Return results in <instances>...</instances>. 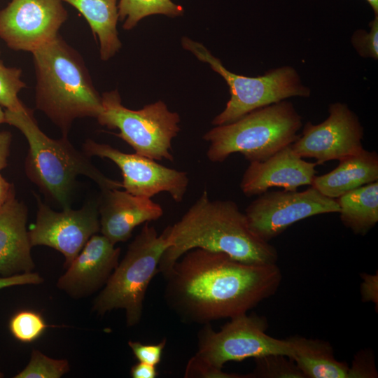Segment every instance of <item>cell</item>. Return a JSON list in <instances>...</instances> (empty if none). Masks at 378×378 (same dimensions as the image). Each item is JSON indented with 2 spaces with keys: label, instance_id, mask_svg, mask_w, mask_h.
Here are the masks:
<instances>
[{
  "label": "cell",
  "instance_id": "cell-29",
  "mask_svg": "<svg viewBox=\"0 0 378 378\" xmlns=\"http://www.w3.org/2000/svg\"><path fill=\"white\" fill-rule=\"evenodd\" d=\"M373 352L370 349H362L358 352L349 366L347 378L377 377Z\"/></svg>",
  "mask_w": 378,
  "mask_h": 378
},
{
  "label": "cell",
  "instance_id": "cell-27",
  "mask_svg": "<svg viewBox=\"0 0 378 378\" xmlns=\"http://www.w3.org/2000/svg\"><path fill=\"white\" fill-rule=\"evenodd\" d=\"M22 70L6 67L0 60V106L10 111H19L24 107L18 97V92L26 88L21 80Z\"/></svg>",
  "mask_w": 378,
  "mask_h": 378
},
{
  "label": "cell",
  "instance_id": "cell-38",
  "mask_svg": "<svg viewBox=\"0 0 378 378\" xmlns=\"http://www.w3.org/2000/svg\"><path fill=\"white\" fill-rule=\"evenodd\" d=\"M5 122V111H4L0 106V124Z\"/></svg>",
  "mask_w": 378,
  "mask_h": 378
},
{
  "label": "cell",
  "instance_id": "cell-2",
  "mask_svg": "<svg viewBox=\"0 0 378 378\" xmlns=\"http://www.w3.org/2000/svg\"><path fill=\"white\" fill-rule=\"evenodd\" d=\"M167 249L158 267L164 276L186 252L194 248L223 253L249 265L276 264V248L250 229L244 213L232 200H211L204 190L173 225L163 231Z\"/></svg>",
  "mask_w": 378,
  "mask_h": 378
},
{
  "label": "cell",
  "instance_id": "cell-37",
  "mask_svg": "<svg viewBox=\"0 0 378 378\" xmlns=\"http://www.w3.org/2000/svg\"><path fill=\"white\" fill-rule=\"evenodd\" d=\"M366 1L372 7L374 15H378V0H366Z\"/></svg>",
  "mask_w": 378,
  "mask_h": 378
},
{
  "label": "cell",
  "instance_id": "cell-34",
  "mask_svg": "<svg viewBox=\"0 0 378 378\" xmlns=\"http://www.w3.org/2000/svg\"><path fill=\"white\" fill-rule=\"evenodd\" d=\"M130 374L133 378H155L158 373L156 366L138 362L132 367Z\"/></svg>",
  "mask_w": 378,
  "mask_h": 378
},
{
  "label": "cell",
  "instance_id": "cell-3",
  "mask_svg": "<svg viewBox=\"0 0 378 378\" xmlns=\"http://www.w3.org/2000/svg\"><path fill=\"white\" fill-rule=\"evenodd\" d=\"M36 107L67 136L76 118H97L102 96L81 55L60 36L33 51Z\"/></svg>",
  "mask_w": 378,
  "mask_h": 378
},
{
  "label": "cell",
  "instance_id": "cell-22",
  "mask_svg": "<svg viewBox=\"0 0 378 378\" xmlns=\"http://www.w3.org/2000/svg\"><path fill=\"white\" fill-rule=\"evenodd\" d=\"M343 225L365 235L378 222V181L349 191L335 199Z\"/></svg>",
  "mask_w": 378,
  "mask_h": 378
},
{
  "label": "cell",
  "instance_id": "cell-28",
  "mask_svg": "<svg viewBox=\"0 0 378 378\" xmlns=\"http://www.w3.org/2000/svg\"><path fill=\"white\" fill-rule=\"evenodd\" d=\"M351 43L363 57L378 59V15L370 22V30L359 29L351 37Z\"/></svg>",
  "mask_w": 378,
  "mask_h": 378
},
{
  "label": "cell",
  "instance_id": "cell-11",
  "mask_svg": "<svg viewBox=\"0 0 378 378\" xmlns=\"http://www.w3.org/2000/svg\"><path fill=\"white\" fill-rule=\"evenodd\" d=\"M37 204L34 224L28 231L31 246H46L60 252L66 269L90 238L100 231L97 202H87L79 209H52L34 194Z\"/></svg>",
  "mask_w": 378,
  "mask_h": 378
},
{
  "label": "cell",
  "instance_id": "cell-21",
  "mask_svg": "<svg viewBox=\"0 0 378 378\" xmlns=\"http://www.w3.org/2000/svg\"><path fill=\"white\" fill-rule=\"evenodd\" d=\"M76 8L88 22L99 42L100 57L108 60L121 48L117 31L116 0H62Z\"/></svg>",
  "mask_w": 378,
  "mask_h": 378
},
{
  "label": "cell",
  "instance_id": "cell-30",
  "mask_svg": "<svg viewBox=\"0 0 378 378\" xmlns=\"http://www.w3.org/2000/svg\"><path fill=\"white\" fill-rule=\"evenodd\" d=\"M185 377H203V378H248V374H239L227 373L222 370L204 363L197 357H192L188 362Z\"/></svg>",
  "mask_w": 378,
  "mask_h": 378
},
{
  "label": "cell",
  "instance_id": "cell-1",
  "mask_svg": "<svg viewBox=\"0 0 378 378\" xmlns=\"http://www.w3.org/2000/svg\"><path fill=\"white\" fill-rule=\"evenodd\" d=\"M164 276L170 307L202 323L247 313L273 295L282 280L276 264H245L202 248L184 253Z\"/></svg>",
  "mask_w": 378,
  "mask_h": 378
},
{
  "label": "cell",
  "instance_id": "cell-5",
  "mask_svg": "<svg viewBox=\"0 0 378 378\" xmlns=\"http://www.w3.org/2000/svg\"><path fill=\"white\" fill-rule=\"evenodd\" d=\"M302 126L293 104L283 100L205 133L203 139L209 143L206 156L212 162H222L239 153L249 162L264 161L292 144Z\"/></svg>",
  "mask_w": 378,
  "mask_h": 378
},
{
  "label": "cell",
  "instance_id": "cell-13",
  "mask_svg": "<svg viewBox=\"0 0 378 378\" xmlns=\"http://www.w3.org/2000/svg\"><path fill=\"white\" fill-rule=\"evenodd\" d=\"M328 113V117L318 125L307 122L302 134L291 144L299 156L314 158L317 164L340 161L364 148L363 127L349 106L333 103L330 104Z\"/></svg>",
  "mask_w": 378,
  "mask_h": 378
},
{
  "label": "cell",
  "instance_id": "cell-16",
  "mask_svg": "<svg viewBox=\"0 0 378 378\" xmlns=\"http://www.w3.org/2000/svg\"><path fill=\"white\" fill-rule=\"evenodd\" d=\"M316 165L299 156L290 144L264 161L249 162L240 188L247 197L259 195L273 187L295 190L300 186L312 185Z\"/></svg>",
  "mask_w": 378,
  "mask_h": 378
},
{
  "label": "cell",
  "instance_id": "cell-7",
  "mask_svg": "<svg viewBox=\"0 0 378 378\" xmlns=\"http://www.w3.org/2000/svg\"><path fill=\"white\" fill-rule=\"evenodd\" d=\"M182 45L198 59L208 63L229 86L230 98L224 110L213 120L214 125L232 122L253 111L289 97L310 95L309 88L302 84L298 72L291 66L272 69L260 76H244L225 69L202 44L183 37Z\"/></svg>",
  "mask_w": 378,
  "mask_h": 378
},
{
  "label": "cell",
  "instance_id": "cell-20",
  "mask_svg": "<svg viewBox=\"0 0 378 378\" xmlns=\"http://www.w3.org/2000/svg\"><path fill=\"white\" fill-rule=\"evenodd\" d=\"M290 358L305 378H347L349 365L334 356L330 342L295 335L288 338Z\"/></svg>",
  "mask_w": 378,
  "mask_h": 378
},
{
  "label": "cell",
  "instance_id": "cell-25",
  "mask_svg": "<svg viewBox=\"0 0 378 378\" xmlns=\"http://www.w3.org/2000/svg\"><path fill=\"white\" fill-rule=\"evenodd\" d=\"M70 370L65 359L50 358L34 349L27 365L15 378H60Z\"/></svg>",
  "mask_w": 378,
  "mask_h": 378
},
{
  "label": "cell",
  "instance_id": "cell-12",
  "mask_svg": "<svg viewBox=\"0 0 378 378\" xmlns=\"http://www.w3.org/2000/svg\"><path fill=\"white\" fill-rule=\"evenodd\" d=\"M88 157L107 158L120 169L122 188L137 196L151 198L165 192L176 202L183 200L189 184L186 172L167 167L156 160L136 153H126L106 144L87 139L83 144Z\"/></svg>",
  "mask_w": 378,
  "mask_h": 378
},
{
  "label": "cell",
  "instance_id": "cell-39",
  "mask_svg": "<svg viewBox=\"0 0 378 378\" xmlns=\"http://www.w3.org/2000/svg\"><path fill=\"white\" fill-rule=\"evenodd\" d=\"M4 374L0 372V378L3 377Z\"/></svg>",
  "mask_w": 378,
  "mask_h": 378
},
{
  "label": "cell",
  "instance_id": "cell-35",
  "mask_svg": "<svg viewBox=\"0 0 378 378\" xmlns=\"http://www.w3.org/2000/svg\"><path fill=\"white\" fill-rule=\"evenodd\" d=\"M11 143V134L8 132H0V170L7 166Z\"/></svg>",
  "mask_w": 378,
  "mask_h": 378
},
{
  "label": "cell",
  "instance_id": "cell-10",
  "mask_svg": "<svg viewBox=\"0 0 378 378\" xmlns=\"http://www.w3.org/2000/svg\"><path fill=\"white\" fill-rule=\"evenodd\" d=\"M258 196L244 214L251 231L266 242L299 220L340 211L335 199L325 196L312 186L301 192L267 190Z\"/></svg>",
  "mask_w": 378,
  "mask_h": 378
},
{
  "label": "cell",
  "instance_id": "cell-18",
  "mask_svg": "<svg viewBox=\"0 0 378 378\" xmlns=\"http://www.w3.org/2000/svg\"><path fill=\"white\" fill-rule=\"evenodd\" d=\"M23 202L10 200L0 210V275L30 272L34 267Z\"/></svg>",
  "mask_w": 378,
  "mask_h": 378
},
{
  "label": "cell",
  "instance_id": "cell-15",
  "mask_svg": "<svg viewBox=\"0 0 378 378\" xmlns=\"http://www.w3.org/2000/svg\"><path fill=\"white\" fill-rule=\"evenodd\" d=\"M120 248L102 234L92 236L57 286L74 298L88 296L105 285L118 264Z\"/></svg>",
  "mask_w": 378,
  "mask_h": 378
},
{
  "label": "cell",
  "instance_id": "cell-8",
  "mask_svg": "<svg viewBox=\"0 0 378 378\" xmlns=\"http://www.w3.org/2000/svg\"><path fill=\"white\" fill-rule=\"evenodd\" d=\"M102 110L98 122L108 129H118L116 135L127 143L135 153L156 161H174L172 141L180 131L179 115L170 111L162 101L139 110L124 106L117 90L102 94Z\"/></svg>",
  "mask_w": 378,
  "mask_h": 378
},
{
  "label": "cell",
  "instance_id": "cell-33",
  "mask_svg": "<svg viewBox=\"0 0 378 378\" xmlns=\"http://www.w3.org/2000/svg\"><path fill=\"white\" fill-rule=\"evenodd\" d=\"M43 279L36 272H24L9 276L0 277V289L13 286L39 284Z\"/></svg>",
  "mask_w": 378,
  "mask_h": 378
},
{
  "label": "cell",
  "instance_id": "cell-6",
  "mask_svg": "<svg viewBox=\"0 0 378 378\" xmlns=\"http://www.w3.org/2000/svg\"><path fill=\"white\" fill-rule=\"evenodd\" d=\"M167 248L164 232L159 235L149 222L145 223L94 300L93 311L104 314L123 309L127 326L138 324L147 288L159 272V264Z\"/></svg>",
  "mask_w": 378,
  "mask_h": 378
},
{
  "label": "cell",
  "instance_id": "cell-9",
  "mask_svg": "<svg viewBox=\"0 0 378 378\" xmlns=\"http://www.w3.org/2000/svg\"><path fill=\"white\" fill-rule=\"evenodd\" d=\"M267 328L266 318L246 313L230 318L218 332L207 323L198 336V349L195 356L218 369L228 361H241L267 354L290 357L289 340L270 336L266 333Z\"/></svg>",
  "mask_w": 378,
  "mask_h": 378
},
{
  "label": "cell",
  "instance_id": "cell-4",
  "mask_svg": "<svg viewBox=\"0 0 378 378\" xmlns=\"http://www.w3.org/2000/svg\"><path fill=\"white\" fill-rule=\"evenodd\" d=\"M5 122L18 128L28 142L26 175L62 209L71 207L78 176L90 178L101 190L122 188L121 182L102 174L84 152L74 148L67 136L57 139L48 136L39 128L33 111L25 106L16 111L6 109Z\"/></svg>",
  "mask_w": 378,
  "mask_h": 378
},
{
  "label": "cell",
  "instance_id": "cell-36",
  "mask_svg": "<svg viewBox=\"0 0 378 378\" xmlns=\"http://www.w3.org/2000/svg\"><path fill=\"white\" fill-rule=\"evenodd\" d=\"M13 198H15L14 186L0 174V210Z\"/></svg>",
  "mask_w": 378,
  "mask_h": 378
},
{
  "label": "cell",
  "instance_id": "cell-19",
  "mask_svg": "<svg viewBox=\"0 0 378 378\" xmlns=\"http://www.w3.org/2000/svg\"><path fill=\"white\" fill-rule=\"evenodd\" d=\"M377 181V153L363 148L340 160L333 170L315 176L311 186L325 196L336 199L349 191Z\"/></svg>",
  "mask_w": 378,
  "mask_h": 378
},
{
  "label": "cell",
  "instance_id": "cell-14",
  "mask_svg": "<svg viewBox=\"0 0 378 378\" xmlns=\"http://www.w3.org/2000/svg\"><path fill=\"white\" fill-rule=\"evenodd\" d=\"M62 0H11L0 10V37L15 50L32 52L58 34L68 13Z\"/></svg>",
  "mask_w": 378,
  "mask_h": 378
},
{
  "label": "cell",
  "instance_id": "cell-26",
  "mask_svg": "<svg viewBox=\"0 0 378 378\" xmlns=\"http://www.w3.org/2000/svg\"><path fill=\"white\" fill-rule=\"evenodd\" d=\"M43 316L31 310L15 313L9 321V329L18 340L30 343L37 340L47 328Z\"/></svg>",
  "mask_w": 378,
  "mask_h": 378
},
{
  "label": "cell",
  "instance_id": "cell-23",
  "mask_svg": "<svg viewBox=\"0 0 378 378\" xmlns=\"http://www.w3.org/2000/svg\"><path fill=\"white\" fill-rule=\"evenodd\" d=\"M120 20H125L123 28L132 29L144 18L163 14L170 17L180 15L183 8L171 0H120L118 4Z\"/></svg>",
  "mask_w": 378,
  "mask_h": 378
},
{
  "label": "cell",
  "instance_id": "cell-24",
  "mask_svg": "<svg viewBox=\"0 0 378 378\" xmlns=\"http://www.w3.org/2000/svg\"><path fill=\"white\" fill-rule=\"evenodd\" d=\"M255 367L248 378H305L295 363L284 354H267L255 358Z\"/></svg>",
  "mask_w": 378,
  "mask_h": 378
},
{
  "label": "cell",
  "instance_id": "cell-31",
  "mask_svg": "<svg viewBox=\"0 0 378 378\" xmlns=\"http://www.w3.org/2000/svg\"><path fill=\"white\" fill-rule=\"evenodd\" d=\"M166 342V340H163L158 344H146L130 341L128 345L139 362L156 366L161 360Z\"/></svg>",
  "mask_w": 378,
  "mask_h": 378
},
{
  "label": "cell",
  "instance_id": "cell-32",
  "mask_svg": "<svg viewBox=\"0 0 378 378\" xmlns=\"http://www.w3.org/2000/svg\"><path fill=\"white\" fill-rule=\"evenodd\" d=\"M363 282L360 286L362 300L365 302H372L376 304L377 309L378 304V275L361 274Z\"/></svg>",
  "mask_w": 378,
  "mask_h": 378
},
{
  "label": "cell",
  "instance_id": "cell-17",
  "mask_svg": "<svg viewBox=\"0 0 378 378\" xmlns=\"http://www.w3.org/2000/svg\"><path fill=\"white\" fill-rule=\"evenodd\" d=\"M97 205L100 232L113 244L129 239L136 226L163 215L161 205L151 198L120 188L101 190Z\"/></svg>",
  "mask_w": 378,
  "mask_h": 378
}]
</instances>
